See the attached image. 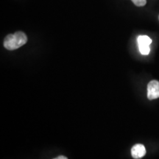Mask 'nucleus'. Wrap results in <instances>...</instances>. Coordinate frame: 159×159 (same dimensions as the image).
<instances>
[{
    "instance_id": "obj_1",
    "label": "nucleus",
    "mask_w": 159,
    "mask_h": 159,
    "mask_svg": "<svg viewBox=\"0 0 159 159\" xmlns=\"http://www.w3.org/2000/svg\"><path fill=\"white\" fill-rule=\"evenodd\" d=\"M27 41V37L25 33L19 31L6 36L4 41V47L8 50H15L25 45Z\"/></svg>"
},
{
    "instance_id": "obj_2",
    "label": "nucleus",
    "mask_w": 159,
    "mask_h": 159,
    "mask_svg": "<svg viewBox=\"0 0 159 159\" xmlns=\"http://www.w3.org/2000/svg\"><path fill=\"white\" fill-rule=\"evenodd\" d=\"M137 42L141 54L143 55H149L150 52V45L152 43V39L148 35H139L137 39Z\"/></svg>"
},
{
    "instance_id": "obj_3",
    "label": "nucleus",
    "mask_w": 159,
    "mask_h": 159,
    "mask_svg": "<svg viewBox=\"0 0 159 159\" xmlns=\"http://www.w3.org/2000/svg\"><path fill=\"white\" fill-rule=\"evenodd\" d=\"M148 97L150 100L159 98V81L152 80L148 83Z\"/></svg>"
},
{
    "instance_id": "obj_4",
    "label": "nucleus",
    "mask_w": 159,
    "mask_h": 159,
    "mask_svg": "<svg viewBox=\"0 0 159 159\" xmlns=\"http://www.w3.org/2000/svg\"><path fill=\"white\" fill-rule=\"evenodd\" d=\"M146 154V149L142 144H135L131 149V155L135 159H140L143 158Z\"/></svg>"
},
{
    "instance_id": "obj_5",
    "label": "nucleus",
    "mask_w": 159,
    "mask_h": 159,
    "mask_svg": "<svg viewBox=\"0 0 159 159\" xmlns=\"http://www.w3.org/2000/svg\"><path fill=\"white\" fill-rule=\"evenodd\" d=\"M136 6L138 7H142L147 4V0H131Z\"/></svg>"
},
{
    "instance_id": "obj_6",
    "label": "nucleus",
    "mask_w": 159,
    "mask_h": 159,
    "mask_svg": "<svg viewBox=\"0 0 159 159\" xmlns=\"http://www.w3.org/2000/svg\"><path fill=\"white\" fill-rule=\"evenodd\" d=\"M53 159H68V158H67L66 157L64 156H60L58 157H57V158H53Z\"/></svg>"
},
{
    "instance_id": "obj_7",
    "label": "nucleus",
    "mask_w": 159,
    "mask_h": 159,
    "mask_svg": "<svg viewBox=\"0 0 159 159\" xmlns=\"http://www.w3.org/2000/svg\"><path fill=\"white\" fill-rule=\"evenodd\" d=\"M158 19H159V16H158Z\"/></svg>"
}]
</instances>
